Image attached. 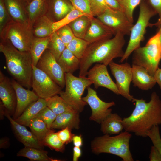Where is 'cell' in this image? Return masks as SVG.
I'll use <instances>...</instances> for the list:
<instances>
[{"label":"cell","mask_w":161,"mask_h":161,"mask_svg":"<svg viewBox=\"0 0 161 161\" xmlns=\"http://www.w3.org/2000/svg\"><path fill=\"white\" fill-rule=\"evenodd\" d=\"M80 113L73 109L57 115L51 129H61L67 127L71 130L79 129L80 124Z\"/></svg>","instance_id":"cell-22"},{"label":"cell","mask_w":161,"mask_h":161,"mask_svg":"<svg viewBox=\"0 0 161 161\" xmlns=\"http://www.w3.org/2000/svg\"><path fill=\"white\" fill-rule=\"evenodd\" d=\"M47 106L46 100L39 98L37 100L28 106L21 114L14 120L20 124L28 127L31 120Z\"/></svg>","instance_id":"cell-23"},{"label":"cell","mask_w":161,"mask_h":161,"mask_svg":"<svg viewBox=\"0 0 161 161\" xmlns=\"http://www.w3.org/2000/svg\"><path fill=\"white\" fill-rule=\"evenodd\" d=\"M64 73H72L79 69L80 59L66 47L57 61Z\"/></svg>","instance_id":"cell-25"},{"label":"cell","mask_w":161,"mask_h":161,"mask_svg":"<svg viewBox=\"0 0 161 161\" xmlns=\"http://www.w3.org/2000/svg\"><path fill=\"white\" fill-rule=\"evenodd\" d=\"M12 20L6 8L3 0H0V32Z\"/></svg>","instance_id":"cell-42"},{"label":"cell","mask_w":161,"mask_h":161,"mask_svg":"<svg viewBox=\"0 0 161 161\" xmlns=\"http://www.w3.org/2000/svg\"><path fill=\"white\" fill-rule=\"evenodd\" d=\"M74 7L69 0H46V15L53 22L63 18Z\"/></svg>","instance_id":"cell-19"},{"label":"cell","mask_w":161,"mask_h":161,"mask_svg":"<svg viewBox=\"0 0 161 161\" xmlns=\"http://www.w3.org/2000/svg\"><path fill=\"white\" fill-rule=\"evenodd\" d=\"M9 146V139L7 137L2 138L0 140V148H6Z\"/></svg>","instance_id":"cell-51"},{"label":"cell","mask_w":161,"mask_h":161,"mask_svg":"<svg viewBox=\"0 0 161 161\" xmlns=\"http://www.w3.org/2000/svg\"><path fill=\"white\" fill-rule=\"evenodd\" d=\"M26 9L30 24L40 17L46 15V0H32L26 6Z\"/></svg>","instance_id":"cell-30"},{"label":"cell","mask_w":161,"mask_h":161,"mask_svg":"<svg viewBox=\"0 0 161 161\" xmlns=\"http://www.w3.org/2000/svg\"><path fill=\"white\" fill-rule=\"evenodd\" d=\"M92 15L97 16L102 14L107 9L111 8L104 0H89Z\"/></svg>","instance_id":"cell-38"},{"label":"cell","mask_w":161,"mask_h":161,"mask_svg":"<svg viewBox=\"0 0 161 161\" xmlns=\"http://www.w3.org/2000/svg\"><path fill=\"white\" fill-rule=\"evenodd\" d=\"M84 15L86 14L74 7L63 18L58 21L53 23L52 28L53 32H55L63 26L69 24L77 18Z\"/></svg>","instance_id":"cell-36"},{"label":"cell","mask_w":161,"mask_h":161,"mask_svg":"<svg viewBox=\"0 0 161 161\" xmlns=\"http://www.w3.org/2000/svg\"><path fill=\"white\" fill-rule=\"evenodd\" d=\"M139 7L137 20L131 30L129 40L124 55L120 61V63L127 60L134 50L140 47V43L144 40L147 27H152L149 21L157 14L148 2L144 0H141Z\"/></svg>","instance_id":"cell-6"},{"label":"cell","mask_w":161,"mask_h":161,"mask_svg":"<svg viewBox=\"0 0 161 161\" xmlns=\"http://www.w3.org/2000/svg\"><path fill=\"white\" fill-rule=\"evenodd\" d=\"M55 131L53 129H51L43 140L42 144L44 146H48L51 149L63 153L65 150V145L58 137L57 132Z\"/></svg>","instance_id":"cell-33"},{"label":"cell","mask_w":161,"mask_h":161,"mask_svg":"<svg viewBox=\"0 0 161 161\" xmlns=\"http://www.w3.org/2000/svg\"><path fill=\"white\" fill-rule=\"evenodd\" d=\"M86 96L82 97V100L86 102L90 107L92 113L89 117L90 120L99 124L112 113L110 107L115 105L114 102H106L103 101L98 96L95 91L89 86L87 88Z\"/></svg>","instance_id":"cell-12"},{"label":"cell","mask_w":161,"mask_h":161,"mask_svg":"<svg viewBox=\"0 0 161 161\" xmlns=\"http://www.w3.org/2000/svg\"><path fill=\"white\" fill-rule=\"evenodd\" d=\"M55 32L66 46L75 37L68 25L61 27Z\"/></svg>","instance_id":"cell-41"},{"label":"cell","mask_w":161,"mask_h":161,"mask_svg":"<svg viewBox=\"0 0 161 161\" xmlns=\"http://www.w3.org/2000/svg\"><path fill=\"white\" fill-rule=\"evenodd\" d=\"M147 136L151 139L153 146L161 155V137L159 126H153L147 132Z\"/></svg>","instance_id":"cell-40"},{"label":"cell","mask_w":161,"mask_h":161,"mask_svg":"<svg viewBox=\"0 0 161 161\" xmlns=\"http://www.w3.org/2000/svg\"><path fill=\"white\" fill-rule=\"evenodd\" d=\"M5 116L9 120L13 132L18 140L26 147L44 149V146L25 126L16 122L6 110Z\"/></svg>","instance_id":"cell-16"},{"label":"cell","mask_w":161,"mask_h":161,"mask_svg":"<svg viewBox=\"0 0 161 161\" xmlns=\"http://www.w3.org/2000/svg\"><path fill=\"white\" fill-rule=\"evenodd\" d=\"M118 0V1H119L120 0Z\"/></svg>","instance_id":"cell-55"},{"label":"cell","mask_w":161,"mask_h":161,"mask_svg":"<svg viewBox=\"0 0 161 161\" xmlns=\"http://www.w3.org/2000/svg\"><path fill=\"white\" fill-rule=\"evenodd\" d=\"M28 127L32 132L42 143L45 136L51 130L47 127L43 120L36 117L31 120Z\"/></svg>","instance_id":"cell-32"},{"label":"cell","mask_w":161,"mask_h":161,"mask_svg":"<svg viewBox=\"0 0 161 161\" xmlns=\"http://www.w3.org/2000/svg\"><path fill=\"white\" fill-rule=\"evenodd\" d=\"M112 38L90 44L80 59L79 77H86L90 67L94 63L107 66L114 58H122L125 43V35L117 32Z\"/></svg>","instance_id":"cell-2"},{"label":"cell","mask_w":161,"mask_h":161,"mask_svg":"<svg viewBox=\"0 0 161 161\" xmlns=\"http://www.w3.org/2000/svg\"><path fill=\"white\" fill-rule=\"evenodd\" d=\"M36 66L47 74L62 89L64 87L65 73L48 49L41 56Z\"/></svg>","instance_id":"cell-13"},{"label":"cell","mask_w":161,"mask_h":161,"mask_svg":"<svg viewBox=\"0 0 161 161\" xmlns=\"http://www.w3.org/2000/svg\"><path fill=\"white\" fill-rule=\"evenodd\" d=\"M149 158L150 161H161V155L153 145L151 147Z\"/></svg>","instance_id":"cell-46"},{"label":"cell","mask_w":161,"mask_h":161,"mask_svg":"<svg viewBox=\"0 0 161 161\" xmlns=\"http://www.w3.org/2000/svg\"><path fill=\"white\" fill-rule=\"evenodd\" d=\"M106 4L111 8L116 10H122L120 5L117 0H104Z\"/></svg>","instance_id":"cell-47"},{"label":"cell","mask_w":161,"mask_h":161,"mask_svg":"<svg viewBox=\"0 0 161 161\" xmlns=\"http://www.w3.org/2000/svg\"><path fill=\"white\" fill-rule=\"evenodd\" d=\"M122 119L117 113H111L101 122L100 129L104 134H119L124 129Z\"/></svg>","instance_id":"cell-24"},{"label":"cell","mask_w":161,"mask_h":161,"mask_svg":"<svg viewBox=\"0 0 161 161\" xmlns=\"http://www.w3.org/2000/svg\"><path fill=\"white\" fill-rule=\"evenodd\" d=\"M53 23L46 15L40 17L32 25L34 37L43 38L50 36L54 32L52 28Z\"/></svg>","instance_id":"cell-26"},{"label":"cell","mask_w":161,"mask_h":161,"mask_svg":"<svg viewBox=\"0 0 161 161\" xmlns=\"http://www.w3.org/2000/svg\"><path fill=\"white\" fill-rule=\"evenodd\" d=\"M0 52L4 55L7 70L24 87L32 88L33 64L29 51H20L7 39H0Z\"/></svg>","instance_id":"cell-3"},{"label":"cell","mask_w":161,"mask_h":161,"mask_svg":"<svg viewBox=\"0 0 161 161\" xmlns=\"http://www.w3.org/2000/svg\"><path fill=\"white\" fill-rule=\"evenodd\" d=\"M87 75L88 78L92 82L95 89L103 87L117 95H120L116 83L113 81L109 73L106 66L97 63L88 71Z\"/></svg>","instance_id":"cell-14"},{"label":"cell","mask_w":161,"mask_h":161,"mask_svg":"<svg viewBox=\"0 0 161 161\" xmlns=\"http://www.w3.org/2000/svg\"><path fill=\"white\" fill-rule=\"evenodd\" d=\"M6 8L12 20L30 24L24 0H3Z\"/></svg>","instance_id":"cell-21"},{"label":"cell","mask_w":161,"mask_h":161,"mask_svg":"<svg viewBox=\"0 0 161 161\" xmlns=\"http://www.w3.org/2000/svg\"><path fill=\"white\" fill-rule=\"evenodd\" d=\"M109 65L112 74L115 79L116 84L120 95L132 101L134 98L130 94L129 91L132 77V67L127 62L119 64L113 61Z\"/></svg>","instance_id":"cell-10"},{"label":"cell","mask_w":161,"mask_h":161,"mask_svg":"<svg viewBox=\"0 0 161 161\" xmlns=\"http://www.w3.org/2000/svg\"><path fill=\"white\" fill-rule=\"evenodd\" d=\"M71 130L67 127L57 132L58 137L64 145L67 144L72 141L75 134L72 133Z\"/></svg>","instance_id":"cell-44"},{"label":"cell","mask_w":161,"mask_h":161,"mask_svg":"<svg viewBox=\"0 0 161 161\" xmlns=\"http://www.w3.org/2000/svg\"><path fill=\"white\" fill-rule=\"evenodd\" d=\"M32 88L39 98L47 100L59 94L62 88L47 74L33 65Z\"/></svg>","instance_id":"cell-9"},{"label":"cell","mask_w":161,"mask_h":161,"mask_svg":"<svg viewBox=\"0 0 161 161\" xmlns=\"http://www.w3.org/2000/svg\"><path fill=\"white\" fill-rule=\"evenodd\" d=\"M80 147L74 146L73 148V161H77L81 155Z\"/></svg>","instance_id":"cell-48"},{"label":"cell","mask_w":161,"mask_h":161,"mask_svg":"<svg viewBox=\"0 0 161 161\" xmlns=\"http://www.w3.org/2000/svg\"><path fill=\"white\" fill-rule=\"evenodd\" d=\"M160 32L151 37L146 45L140 47L133 51L132 64L145 68L149 74L154 76L158 69L161 60V44Z\"/></svg>","instance_id":"cell-5"},{"label":"cell","mask_w":161,"mask_h":161,"mask_svg":"<svg viewBox=\"0 0 161 161\" xmlns=\"http://www.w3.org/2000/svg\"><path fill=\"white\" fill-rule=\"evenodd\" d=\"M34 37L32 25L13 20L0 32V39L9 40L21 51H29Z\"/></svg>","instance_id":"cell-8"},{"label":"cell","mask_w":161,"mask_h":161,"mask_svg":"<svg viewBox=\"0 0 161 161\" xmlns=\"http://www.w3.org/2000/svg\"><path fill=\"white\" fill-rule=\"evenodd\" d=\"M0 119H3L4 116H5V108L2 102H0Z\"/></svg>","instance_id":"cell-52"},{"label":"cell","mask_w":161,"mask_h":161,"mask_svg":"<svg viewBox=\"0 0 161 161\" xmlns=\"http://www.w3.org/2000/svg\"><path fill=\"white\" fill-rule=\"evenodd\" d=\"M46 100L47 106L57 115L74 109L58 95Z\"/></svg>","instance_id":"cell-31"},{"label":"cell","mask_w":161,"mask_h":161,"mask_svg":"<svg viewBox=\"0 0 161 161\" xmlns=\"http://www.w3.org/2000/svg\"><path fill=\"white\" fill-rule=\"evenodd\" d=\"M97 18L111 28L115 35L120 32L124 35H130L134 25L121 10L109 8Z\"/></svg>","instance_id":"cell-11"},{"label":"cell","mask_w":161,"mask_h":161,"mask_svg":"<svg viewBox=\"0 0 161 161\" xmlns=\"http://www.w3.org/2000/svg\"><path fill=\"white\" fill-rule=\"evenodd\" d=\"M11 80L16 97V108L12 117L15 120L21 114L28 106L37 100L39 98L33 90L25 89L13 78Z\"/></svg>","instance_id":"cell-15"},{"label":"cell","mask_w":161,"mask_h":161,"mask_svg":"<svg viewBox=\"0 0 161 161\" xmlns=\"http://www.w3.org/2000/svg\"><path fill=\"white\" fill-rule=\"evenodd\" d=\"M72 141L75 146L80 147L83 145V140L81 135H74Z\"/></svg>","instance_id":"cell-49"},{"label":"cell","mask_w":161,"mask_h":161,"mask_svg":"<svg viewBox=\"0 0 161 161\" xmlns=\"http://www.w3.org/2000/svg\"><path fill=\"white\" fill-rule=\"evenodd\" d=\"M132 102L135 103V107L130 116L122 119L124 129L138 136L147 137L151 129L161 124V101L154 92L148 102L134 98Z\"/></svg>","instance_id":"cell-1"},{"label":"cell","mask_w":161,"mask_h":161,"mask_svg":"<svg viewBox=\"0 0 161 161\" xmlns=\"http://www.w3.org/2000/svg\"><path fill=\"white\" fill-rule=\"evenodd\" d=\"M48 152L44 149L33 147H26L21 149L17 153V156L27 158L31 161H52L57 160L49 157Z\"/></svg>","instance_id":"cell-29"},{"label":"cell","mask_w":161,"mask_h":161,"mask_svg":"<svg viewBox=\"0 0 161 161\" xmlns=\"http://www.w3.org/2000/svg\"><path fill=\"white\" fill-rule=\"evenodd\" d=\"M148 3L159 16L157 22L151 24L152 26L159 27L161 25V0H148Z\"/></svg>","instance_id":"cell-45"},{"label":"cell","mask_w":161,"mask_h":161,"mask_svg":"<svg viewBox=\"0 0 161 161\" xmlns=\"http://www.w3.org/2000/svg\"><path fill=\"white\" fill-rule=\"evenodd\" d=\"M114 32L97 18L93 16L89 29L84 39L90 44L111 38Z\"/></svg>","instance_id":"cell-18"},{"label":"cell","mask_w":161,"mask_h":161,"mask_svg":"<svg viewBox=\"0 0 161 161\" xmlns=\"http://www.w3.org/2000/svg\"><path fill=\"white\" fill-rule=\"evenodd\" d=\"M0 98L6 110L10 116L14 113L16 97L11 80L0 71Z\"/></svg>","instance_id":"cell-17"},{"label":"cell","mask_w":161,"mask_h":161,"mask_svg":"<svg viewBox=\"0 0 161 161\" xmlns=\"http://www.w3.org/2000/svg\"><path fill=\"white\" fill-rule=\"evenodd\" d=\"M65 90L59 95L74 109L81 112L87 104L82 100V96L85 89L93 83L86 77H77L70 73H65Z\"/></svg>","instance_id":"cell-7"},{"label":"cell","mask_w":161,"mask_h":161,"mask_svg":"<svg viewBox=\"0 0 161 161\" xmlns=\"http://www.w3.org/2000/svg\"><path fill=\"white\" fill-rule=\"evenodd\" d=\"M73 7L83 13L91 16L92 15L89 0H69Z\"/></svg>","instance_id":"cell-43"},{"label":"cell","mask_w":161,"mask_h":161,"mask_svg":"<svg viewBox=\"0 0 161 161\" xmlns=\"http://www.w3.org/2000/svg\"><path fill=\"white\" fill-rule=\"evenodd\" d=\"M27 5L32 0H24Z\"/></svg>","instance_id":"cell-54"},{"label":"cell","mask_w":161,"mask_h":161,"mask_svg":"<svg viewBox=\"0 0 161 161\" xmlns=\"http://www.w3.org/2000/svg\"><path fill=\"white\" fill-rule=\"evenodd\" d=\"M141 0H120L118 1L123 11L130 20L134 22L133 13L134 9L139 5Z\"/></svg>","instance_id":"cell-37"},{"label":"cell","mask_w":161,"mask_h":161,"mask_svg":"<svg viewBox=\"0 0 161 161\" xmlns=\"http://www.w3.org/2000/svg\"><path fill=\"white\" fill-rule=\"evenodd\" d=\"M50 39V36L43 38L34 37L29 51L33 65L36 66L41 56L48 48Z\"/></svg>","instance_id":"cell-28"},{"label":"cell","mask_w":161,"mask_h":161,"mask_svg":"<svg viewBox=\"0 0 161 161\" xmlns=\"http://www.w3.org/2000/svg\"><path fill=\"white\" fill-rule=\"evenodd\" d=\"M131 136L130 132L125 131L114 136L104 134L97 137L91 142L92 151L96 154H112L120 157L123 161H133L129 148Z\"/></svg>","instance_id":"cell-4"},{"label":"cell","mask_w":161,"mask_h":161,"mask_svg":"<svg viewBox=\"0 0 161 161\" xmlns=\"http://www.w3.org/2000/svg\"><path fill=\"white\" fill-rule=\"evenodd\" d=\"M93 16L83 15L77 18L68 24L75 37L84 39L90 26Z\"/></svg>","instance_id":"cell-27"},{"label":"cell","mask_w":161,"mask_h":161,"mask_svg":"<svg viewBox=\"0 0 161 161\" xmlns=\"http://www.w3.org/2000/svg\"><path fill=\"white\" fill-rule=\"evenodd\" d=\"M50 38L47 49L57 61L66 46L55 32L50 36Z\"/></svg>","instance_id":"cell-35"},{"label":"cell","mask_w":161,"mask_h":161,"mask_svg":"<svg viewBox=\"0 0 161 161\" xmlns=\"http://www.w3.org/2000/svg\"><path fill=\"white\" fill-rule=\"evenodd\" d=\"M57 115L47 106L41 110L36 115L46 123L47 127L51 129V126L55 120Z\"/></svg>","instance_id":"cell-39"},{"label":"cell","mask_w":161,"mask_h":161,"mask_svg":"<svg viewBox=\"0 0 161 161\" xmlns=\"http://www.w3.org/2000/svg\"><path fill=\"white\" fill-rule=\"evenodd\" d=\"M132 82L133 86L143 90L151 89L157 83L154 76L150 75L144 68L132 64Z\"/></svg>","instance_id":"cell-20"},{"label":"cell","mask_w":161,"mask_h":161,"mask_svg":"<svg viewBox=\"0 0 161 161\" xmlns=\"http://www.w3.org/2000/svg\"><path fill=\"white\" fill-rule=\"evenodd\" d=\"M90 44L84 39L75 37L66 47L77 58L80 59Z\"/></svg>","instance_id":"cell-34"},{"label":"cell","mask_w":161,"mask_h":161,"mask_svg":"<svg viewBox=\"0 0 161 161\" xmlns=\"http://www.w3.org/2000/svg\"><path fill=\"white\" fill-rule=\"evenodd\" d=\"M159 31L160 32V42L161 44V25L160 27V29L159 30Z\"/></svg>","instance_id":"cell-53"},{"label":"cell","mask_w":161,"mask_h":161,"mask_svg":"<svg viewBox=\"0 0 161 161\" xmlns=\"http://www.w3.org/2000/svg\"><path fill=\"white\" fill-rule=\"evenodd\" d=\"M156 83L159 85L161 89V69L158 68L154 75Z\"/></svg>","instance_id":"cell-50"}]
</instances>
